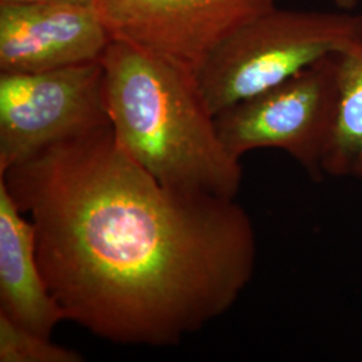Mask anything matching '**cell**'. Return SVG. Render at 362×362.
Masks as SVG:
<instances>
[{
  "mask_svg": "<svg viewBox=\"0 0 362 362\" xmlns=\"http://www.w3.org/2000/svg\"><path fill=\"white\" fill-rule=\"evenodd\" d=\"M361 35L360 13L272 7L209 52L192 71L194 82L216 116L326 55L346 52Z\"/></svg>",
  "mask_w": 362,
  "mask_h": 362,
  "instance_id": "3957f363",
  "label": "cell"
},
{
  "mask_svg": "<svg viewBox=\"0 0 362 362\" xmlns=\"http://www.w3.org/2000/svg\"><path fill=\"white\" fill-rule=\"evenodd\" d=\"M76 350L52 342L0 314V362H82Z\"/></svg>",
  "mask_w": 362,
  "mask_h": 362,
  "instance_id": "30bf717a",
  "label": "cell"
},
{
  "mask_svg": "<svg viewBox=\"0 0 362 362\" xmlns=\"http://www.w3.org/2000/svg\"><path fill=\"white\" fill-rule=\"evenodd\" d=\"M112 40L194 71L209 52L275 0H95Z\"/></svg>",
  "mask_w": 362,
  "mask_h": 362,
  "instance_id": "8992f818",
  "label": "cell"
},
{
  "mask_svg": "<svg viewBox=\"0 0 362 362\" xmlns=\"http://www.w3.org/2000/svg\"><path fill=\"white\" fill-rule=\"evenodd\" d=\"M333 1L336 3L337 7H338L339 10L353 11V10L357 7V4H358L360 0H333Z\"/></svg>",
  "mask_w": 362,
  "mask_h": 362,
  "instance_id": "7c38bea8",
  "label": "cell"
},
{
  "mask_svg": "<svg viewBox=\"0 0 362 362\" xmlns=\"http://www.w3.org/2000/svg\"><path fill=\"white\" fill-rule=\"evenodd\" d=\"M106 127L101 61L0 73V175L57 144Z\"/></svg>",
  "mask_w": 362,
  "mask_h": 362,
  "instance_id": "5b68a950",
  "label": "cell"
},
{
  "mask_svg": "<svg viewBox=\"0 0 362 362\" xmlns=\"http://www.w3.org/2000/svg\"><path fill=\"white\" fill-rule=\"evenodd\" d=\"M339 52L326 55L272 89L221 110L215 124L227 152L240 161L251 151L281 149L313 180H322L339 110Z\"/></svg>",
  "mask_w": 362,
  "mask_h": 362,
  "instance_id": "277c9868",
  "label": "cell"
},
{
  "mask_svg": "<svg viewBox=\"0 0 362 362\" xmlns=\"http://www.w3.org/2000/svg\"><path fill=\"white\" fill-rule=\"evenodd\" d=\"M0 179L34 224L39 266L65 320L106 341L176 346L230 310L255 272L246 209L161 184L112 127Z\"/></svg>",
  "mask_w": 362,
  "mask_h": 362,
  "instance_id": "6da1fadb",
  "label": "cell"
},
{
  "mask_svg": "<svg viewBox=\"0 0 362 362\" xmlns=\"http://www.w3.org/2000/svg\"><path fill=\"white\" fill-rule=\"evenodd\" d=\"M339 57V110L325 176L362 181V35Z\"/></svg>",
  "mask_w": 362,
  "mask_h": 362,
  "instance_id": "9c48e42d",
  "label": "cell"
},
{
  "mask_svg": "<svg viewBox=\"0 0 362 362\" xmlns=\"http://www.w3.org/2000/svg\"><path fill=\"white\" fill-rule=\"evenodd\" d=\"M0 314L43 336L65 314L46 285L37 257L33 221L0 179Z\"/></svg>",
  "mask_w": 362,
  "mask_h": 362,
  "instance_id": "ba28073f",
  "label": "cell"
},
{
  "mask_svg": "<svg viewBox=\"0 0 362 362\" xmlns=\"http://www.w3.org/2000/svg\"><path fill=\"white\" fill-rule=\"evenodd\" d=\"M110 42L94 4L0 3V73L101 61Z\"/></svg>",
  "mask_w": 362,
  "mask_h": 362,
  "instance_id": "52a82bcc",
  "label": "cell"
},
{
  "mask_svg": "<svg viewBox=\"0 0 362 362\" xmlns=\"http://www.w3.org/2000/svg\"><path fill=\"white\" fill-rule=\"evenodd\" d=\"M47 1H66V3H82V4L95 3V0H0V3H47Z\"/></svg>",
  "mask_w": 362,
  "mask_h": 362,
  "instance_id": "8fae6325",
  "label": "cell"
},
{
  "mask_svg": "<svg viewBox=\"0 0 362 362\" xmlns=\"http://www.w3.org/2000/svg\"><path fill=\"white\" fill-rule=\"evenodd\" d=\"M101 62L118 146L169 188L235 199L243 169L220 141L194 73L121 40Z\"/></svg>",
  "mask_w": 362,
  "mask_h": 362,
  "instance_id": "7a4b0ae2",
  "label": "cell"
}]
</instances>
